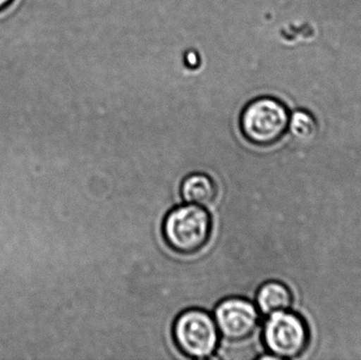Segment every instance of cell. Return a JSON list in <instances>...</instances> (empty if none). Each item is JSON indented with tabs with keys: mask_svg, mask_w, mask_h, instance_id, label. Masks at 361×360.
Instances as JSON below:
<instances>
[{
	"mask_svg": "<svg viewBox=\"0 0 361 360\" xmlns=\"http://www.w3.org/2000/svg\"><path fill=\"white\" fill-rule=\"evenodd\" d=\"M180 197L187 204L212 206L218 197V186L206 173H190L183 180L180 188Z\"/></svg>",
	"mask_w": 361,
	"mask_h": 360,
	"instance_id": "cell-7",
	"label": "cell"
},
{
	"mask_svg": "<svg viewBox=\"0 0 361 360\" xmlns=\"http://www.w3.org/2000/svg\"><path fill=\"white\" fill-rule=\"evenodd\" d=\"M166 244L180 255H193L202 251L212 234V218L205 207L180 205L171 209L162 225Z\"/></svg>",
	"mask_w": 361,
	"mask_h": 360,
	"instance_id": "cell-1",
	"label": "cell"
},
{
	"mask_svg": "<svg viewBox=\"0 0 361 360\" xmlns=\"http://www.w3.org/2000/svg\"><path fill=\"white\" fill-rule=\"evenodd\" d=\"M288 132L299 142L312 141L318 133V123L315 116L305 110H296L290 113Z\"/></svg>",
	"mask_w": 361,
	"mask_h": 360,
	"instance_id": "cell-8",
	"label": "cell"
},
{
	"mask_svg": "<svg viewBox=\"0 0 361 360\" xmlns=\"http://www.w3.org/2000/svg\"><path fill=\"white\" fill-rule=\"evenodd\" d=\"M262 342L267 351L278 360L302 356L311 344V331L307 321L290 310L273 313L265 318Z\"/></svg>",
	"mask_w": 361,
	"mask_h": 360,
	"instance_id": "cell-3",
	"label": "cell"
},
{
	"mask_svg": "<svg viewBox=\"0 0 361 360\" xmlns=\"http://www.w3.org/2000/svg\"><path fill=\"white\" fill-rule=\"evenodd\" d=\"M294 294L286 283L280 280L263 283L255 293V304L262 316H269L280 311L290 310Z\"/></svg>",
	"mask_w": 361,
	"mask_h": 360,
	"instance_id": "cell-6",
	"label": "cell"
},
{
	"mask_svg": "<svg viewBox=\"0 0 361 360\" xmlns=\"http://www.w3.org/2000/svg\"><path fill=\"white\" fill-rule=\"evenodd\" d=\"M173 340L185 356L208 359L218 351L221 335L210 313L201 309H189L176 318Z\"/></svg>",
	"mask_w": 361,
	"mask_h": 360,
	"instance_id": "cell-4",
	"label": "cell"
},
{
	"mask_svg": "<svg viewBox=\"0 0 361 360\" xmlns=\"http://www.w3.org/2000/svg\"><path fill=\"white\" fill-rule=\"evenodd\" d=\"M260 316L255 302L243 297L223 299L214 310L216 327L227 342H242L252 337L260 325Z\"/></svg>",
	"mask_w": 361,
	"mask_h": 360,
	"instance_id": "cell-5",
	"label": "cell"
},
{
	"mask_svg": "<svg viewBox=\"0 0 361 360\" xmlns=\"http://www.w3.org/2000/svg\"><path fill=\"white\" fill-rule=\"evenodd\" d=\"M12 1L13 0H0V12L6 10V8L12 4Z\"/></svg>",
	"mask_w": 361,
	"mask_h": 360,
	"instance_id": "cell-9",
	"label": "cell"
},
{
	"mask_svg": "<svg viewBox=\"0 0 361 360\" xmlns=\"http://www.w3.org/2000/svg\"><path fill=\"white\" fill-rule=\"evenodd\" d=\"M290 116V110L280 99L257 97L244 106L240 114V129L250 143L269 147L288 133Z\"/></svg>",
	"mask_w": 361,
	"mask_h": 360,
	"instance_id": "cell-2",
	"label": "cell"
}]
</instances>
